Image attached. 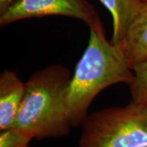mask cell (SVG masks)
<instances>
[{
  "mask_svg": "<svg viewBox=\"0 0 147 147\" xmlns=\"http://www.w3.org/2000/svg\"><path fill=\"white\" fill-rule=\"evenodd\" d=\"M90 29L89 40L74 69L67 94L73 127L81 125L101 91L116 84L131 83L133 72L119 46L108 41L103 26Z\"/></svg>",
  "mask_w": 147,
  "mask_h": 147,
  "instance_id": "1",
  "label": "cell"
},
{
  "mask_svg": "<svg viewBox=\"0 0 147 147\" xmlns=\"http://www.w3.org/2000/svg\"><path fill=\"white\" fill-rule=\"evenodd\" d=\"M15 0H0V14L11 5Z\"/></svg>",
  "mask_w": 147,
  "mask_h": 147,
  "instance_id": "10",
  "label": "cell"
},
{
  "mask_svg": "<svg viewBox=\"0 0 147 147\" xmlns=\"http://www.w3.org/2000/svg\"><path fill=\"white\" fill-rule=\"evenodd\" d=\"M26 92L22 82L14 71L5 69L0 74V130L13 127Z\"/></svg>",
  "mask_w": 147,
  "mask_h": 147,
  "instance_id": "5",
  "label": "cell"
},
{
  "mask_svg": "<svg viewBox=\"0 0 147 147\" xmlns=\"http://www.w3.org/2000/svg\"><path fill=\"white\" fill-rule=\"evenodd\" d=\"M119 46L131 68L147 57V0H143L142 7Z\"/></svg>",
  "mask_w": 147,
  "mask_h": 147,
  "instance_id": "6",
  "label": "cell"
},
{
  "mask_svg": "<svg viewBox=\"0 0 147 147\" xmlns=\"http://www.w3.org/2000/svg\"><path fill=\"white\" fill-rule=\"evenodd\" d=\"M133 78L128 84L131 94V100L147 104V57L131 67Z\"/></svg>",
  "mask_w": 147,
  "mask_h": 147,
  "instance_id": "8",
  "label": "cell"
},
{
  "mask_svg": "<svg viewBox=\"0 0 147 147\" xmlns=\"http://www.w3.org/2000/svg\"><path fill=\"white\" fill-rule=\"evenodd\" d=\"M109 11L113 20L111 42L120 45L131 22L143 4V0H99Z\"/></svg>",
  "mask_w": 147,
  "mask_h": 147,
  "instance_id": "7",
  "label": "cell"
},
{
  "mask_svg": "<svg viewBox=\"0 0 147 147\" xmlns=\"http://www.w3.org/2000/svg\"><path fill=\"white\" fill-rule=\"evenodd\" d=\"M33 140L28 133L16 127L1 131L0 147H29Z\"/></svg>",
  "mask_w": 147,
  "mask_h": 147,
  "instance_id": "9",
  "label": "cell"
},
{
  "mask_svg": "<svg viewBox=\"0 0 147 147\" xmlns=\"http://www.w3.org/2000/svg\"><path fill=\"white\" fill-rule=\"evenodd\" d=\"M81 125L79 147H147V104L104 108Z\"/></svg>",
  "mask_w": 147,
  "mask_h": 147,
  "instance_id": "3",
  "label": "cell"
},
{
  "mask_svg": "<svg viewBox=\"0 0 147 147\" xmlns=\"http://www.w3.org/2000/svg\"><path fill=\"white\" fill-rule=\"evenodd\" d=\"M48 16L72 17L84 21L89 28L102 26L95 7L87 0H15L0 14V26Z\"/></svg>",
  "mask_w": 147,
  "mask_h": 147,
  "instance_id": "4",
  "label": "cell"
},
{
  "mask_svg": "<svg viewBox=\"0 0 147 147\" xmlns=\"http://www.w3.org/2000/svg\"><path fill=\"white\" fill-rule=\"evenodd\" d=\"M72 74L57 64L36 71L26 82V92L15 125L33 139L67 136L73 127L67 106Z\"/></svg>",
  "mask_w": 147,
  "mask_h": 147,
  "instance_id": "2",
  "label": "cell"
}]
</instances>
